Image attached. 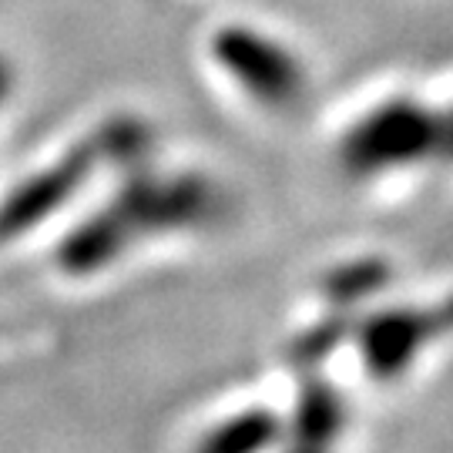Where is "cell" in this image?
Returning <instances> with one entry per match:
<instances>
[{
    "label": "cell",
    "mask_w": 453,
    "mask_h": 453,
    "mask_svg": "<svg viewBox=\"0 0 453 453\" xmlns=\"http://www.w3.org/2000/svg\"><path fill=\"white\" fill-rule=\"evenodd\" d=\"M215 61L232 81L249 91V104L289 108L303 88V65L282 41L252 27H226L215 34Z\"/></svg>",
    "instance_id": "obj_1"
}]
</instances>
